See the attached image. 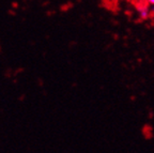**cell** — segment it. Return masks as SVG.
<instances>
[{
  "mask_svg": "<svg viewBox=\"0 0 154 153\" xmlns=\"http://www.w3.org/2000/svg\"><path fill=\"white\" fill-rule=\"evenodd\" d=\"M139 15H140V18L147 19L148 17L150 16V10L148 9V8H146V7L140 8V10H139Z\"/></svg>",
  "mask_w": 154,
  "mask_h": 153,
  "instance_id": "cell-1",
  "label": "cell"
},
{
  "mask_svg": "<svg viewBox=\"0 0 154 153\" xmlns=\"http://www.w3.org/2000/svg\"><path fill=\"white\" fill-rule=\"evenodd\" d=\"M148 3H150L151 5H154V0H147Z\"/></svg>",
  "mask_w": 154,
  "mask_h": 153,
  "instance_id": "cell-2",
  "label": "cell"
}]
</instances>
